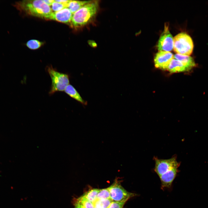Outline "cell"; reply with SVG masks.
I'll return each mask as SVG.
<instances>
[{"mask_svg":"<svg viewBox=\"0 0 208 208\" xmlns=\"http://www.w3.org/2000/svg\"><path fill=\"white\" fill-rule=\"evenodd\" d=\"M125 202L112 201L108 208H122Z\"/></svg>","mask_w":208,"mask_h":208,"instance_id":"cell-21","label":"cell"},{"mask_svg":"<svg viewBox=\"0 0 208 208\" xmlns=\"http://www.w3.org/2000/svg\"><path fill=\"white\" fill-rule=\"evenodd\" d=\"M13 6L21 14L46 19L52 12L43 0H23L16 2Z\"/></svg>","mask_w":208,"mask_h":208,"instance_id":"cell-1","label":"cell"},{"mask_svg":"<svg viewBox=\"0 0 208 208\" xmlns=\"http://www.w3.org/2000/svg\"><path fill=\"white\" fill-rule=\"evenodd\" d=\"M154 171L159 177L174 168H178L180 164L176 156L167 159H159L155 157Z\"/></svg>","mask_w":208,"mask_h":208,"instance_id":"cell-6","label":"cell"},{"mask_svg":"<svg viewBox=\"0 0 208 208\" xmlns=\"http://www.w3.org/2000/svg\"><path fill=\"white\" fill-rule=\"evenodd\" d=\"M55 1L61 3L66 4L68 3L70 0H56Z\"/></svg>","mask_w":208,"mask_h":208,"instance_id":"cell-22","label":"cell"},{"mask_svg":"<svg viewBox=\"0 0 208 208\" xmlns=\"http://www.w3.org/2000/svg\"><path fill=\"white\" fill-rule=\"evenodd\" d=\"M46 70L51 80L49 94L52 95L57 92L64 91L66 87L69 84V75L58 71L51 66H47Z\"/></svg>","mask_w":208,"mask_h":208,"instance_id":"cell-3","label":"cell"},{"mask_svg":"<svg viewBox=\"0 0 208 208\" xmlns=\"http://www.w3.org/2000/svg\"><path fill=\"white\" fill-rule=\"evenodd\" d=\"M166 70L171 73L184 72L190 70L181 62L174 58L170 62Z\"/></svg>","mask_w":208,"mask_h":208,"instance_id":"cell-11","label":"cell"},{"mask_svg":"<svg viewBox=\"0 0 208 208\" xmlns=\"http://www.w3.org/2000/svg\"></svg>","mask_w":208,"mask_h":208,"instance_id":"cell-25","label":"cell"},{"mask_svg":"<svg viewBox=\"0 0 208 208\" xmlns=\"http://www.w3.org/2000/svg\"><path fill=\"white\" fill-rule=\"evenodd\" d=\"M43 1L47 5L50 7L54 1L53 0H43Z\"/></svg>","mask_w":208,"mask_h":208,"instance_id":"cell-23","label":"cell"},{"mask_svg":"<svg viewBox=\"0 0 208 208\" xmlns=\"http://www.w3.org/2000/svg\"><path fill=\"white\" fill-rule=\"evenodd\" d=\"M100 190L98 189H93L89 190L82 196L93 204L97 200V196Z\"/></svg>","mask_w":208,"mask_h":208,"instance_id":"cell-15","label":"cell"},{"mask_svg":"<svg viewBox=\"0 0 208 208\" xmlns=\"http://www.w3.org/2000/svg\"><path fill=\"white\" fill-rule=\"evenodd\" d=\"M75 201L82 205L84 208H94V204L82 196L77 198Z\"/></svg>","mask_w":208,"mask_h":208,"instance_id":"cell-18","label":"cell"},{"mask_svg":"<svg viewBox=\"0 0 208 208\" xmlns=\"http://www.w3.org/2000/svg\"><path fill=\"white\" fill-rule=\"evenodd\" d=\"M44 43L38 40L31 39L27 42L26 46L29 49L36 50L40 48L44 44Z\"/></svg>","mask_w":208,"mask_h":208,"instance_id":"cell-17","label":"cell"},{"mask_svg":"<svg viewBox=\"0 0 208 208\" xmlns=\"http://www.w3.org/2000/svg\"><path fill=\"white\" fill-rule=\"evenodd\" d=\"M74 208H84L82 205L76 201L74 203Z\"/></svg>","mask_w":208,"mask_h":208,"instance_id":"cell-24","label":"cell"},{"mask_svg":"<svg viewBox=\"0 0 208 208\" xmlns=\"http://www.w3.org/2000/svg\"><path fill=\"white\" fill-rule=\"evenodd\" d=\"M110 198V193L108 187L100 189L97 196V200L106 199Z\"/></svg>","mask_w":208,"mask_h":208,"instance_id":"cell-20","label":"cell"},{"mask_svg":"<svg viewBox=\"0 0 208 208\" xmlns=\"http://www.w3.org/2000/svg\"><path fill=\"white\" fill-rule=\"evenodd\" d=\"M194 45L190 36L185 32L180 33L173 38V49L177 54L190 56L192 52Z\"/></svg>","mask_w":208,"mask_h":208,"instance_id":"cell-4","label":"cell"},{"mask_svg":"<svg viewBox=\"0 0 208 208\" xmlns=\"http://www.w3.org/2000/svg\"><path fill=\"white\" fill-rule=\"evenodd\" d=\"M108 188L110 198L112 201L125 203L130 198L137 195L136 194L127 191L118 180L115 181Z\"/></svg>","mask_w":208,"mask_h":208,"instance_id":"cell-5","label":"cell"},{"mask_svg":"<svg viewBox=\"0 0 208 208\" xmlns=\"http://www.w3.org/2000/svg\"><path fill=\"white\" fill-rule=\"evenodd\" d=\"M64 91L70 97L82 104L84 105H87V102L85 101L82 98L79 92L72 85L69 84L66 87Z\"/></svg>","mask_w":208,"mask_h":208,"instance_id":"cell-13","label":"cell"},{"mask_svg":"<svg viewBox=\"0 0 208 208\" xmlns=\"http://www.w3.org/2000/svg\"><path fill=\"white\" fill-rule=\"evenodd\" d=\"M174 58L181 62L190 70L196 65L193 58L190 56L177 53L174 55Z\"/></svg>","mask_w":208,"mask_h":208,"instance_id":"cell-12","label":"cell"},{"mask_svg":"<svg viewBox=\"0 0 208 208\" xmlns=\"http://www.w3.org/2000/svg\"><path fill=\"white\" fill-rule=\"evenodd\" d=\"M99 6L98 1H90L73 14L70 25L77 28L87 25L95 17Z\"/></svg>","mask_w":208,"mask_h":208,"instance_id":"cell-2","label":"cell"},{"mask_svg":"<svg viewBox=\"0 0 208 208\" xmlns=\"http://www.w3.org/2000/svg\"><path fill=\"white\" fill-rule=\"evenodd\" d=\"M112 201L110 198L97 200L93 204L95 208H108Z\"/></svg>","mask_w":208,"mask_h":208,"instance_id":"cell-16","label":"cell"},{"mask_svg":"<svg viewBox=\"0 0 208 208\" xmlns=\"http://www.w3.org/2000/svg\"><path fill=\"white\" fill-rule=\"evenodd\" d=\"M90 1L70 0L68 4V8L73 14Z\"/></svg>","mask_w":208,"mask_h":208,"instance_id":"cell-14","label":"cell"},{"mask_svg":"<svg viewBox=\"0 0 208 208\" xmlns=\"http://www.w3.org/2000/svg\"><path fill=\"white\" fill-rule=\"evenodd\" d=\"M178 171L177 168L173 169L159 177L162 188L171 187Z\"/></svg>","mask_w":208,"mask_h":208,"instance_id":"cell-10","label":"cell"},{"mask_svg":"<svg viewBox=\"0 0 208 208\" xmlns=\"http://www.w3.org/2000/svg\"><path fill=\"white\" fill-rule=\"evenodd\" d=\"M157 47L159 51L170 52L173 49V38L167 25H165L164 31L160 36Z\"/></svg>","mask_w":208,"mask_h":208,"instance_id":"cell-7","label":"cell"},{"mask_svg":"<svg viewBox=\"0 0 208 208\" xmlns=\"http://www.w3.org/2000/svg\"><path fill=\"white\" fill-rule=\"evenodd\" d=\"M73 14L68 8H65L57 12H52L47 20H52L60 23L70 24Z\"/></svg>","mask_w":208,"mask_h":208,"instance_id":"cell-9","label":"cell"},{"mask_svg":"<svg viewBox=\"0 0 208 208\" xmlns=\"http://www.w3.org/2000/svg\"><path fill=\"white\" fill-rule=\"evenodd\" d=\"M68 3L63 4L56 2L54 1L51 6V7H50L52 12H57L60 11L64 8H68Z\"/></svg>","mask_w":208,"mask_h":208,"instance_id":"cell-19","label":"cell"},{"mask_svg":"<svg viewBox=\"0 0 208 208\" xmlns=\"http://www.w3.org/2000/svg\"><path fill=\"white\" fill-rule=\"evenodd\" d=\"M174 55L171 52L166 51H159L155 54L154 61L155 66L163 70H166Z\"/></svg>","mask_w":208,"mask_h":208,"instance_id":"cell-8","label":"cell"}]
</instances>
